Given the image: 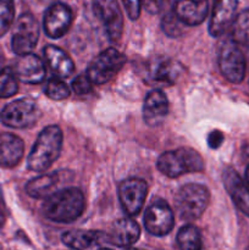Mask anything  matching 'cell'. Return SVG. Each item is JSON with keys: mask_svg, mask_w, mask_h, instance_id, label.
<instances>
[{"mask_svg": "<svg viewBox=\"0 0 249 250\" xmlns=\"http://www.w3.org/2000/svg\"><path fill=\"white\" fill-rule=\"evenodd\" d=\"M93 82L87 75H80L72 81V89L77 95H85L92 92Z\"/></svg>", "mask_w": 249, "mask_h": 250, "instance_id": "obj_30", "label": "cell"}, {"mask_svg": "<svg viewBox=\"0 0 249 250\" xmlns=\"http://www.w3.org/2000/svg\"><path fill=\"white\" fill-rule=\"evenodd\" d=\"M181 72V65L167 58L153 59L146 66V75L156 84L171 85L176 82Z\"/></svg>", "mask_w": 249, "mask_h": 250, "instance_id": "obj_18", "label": "cell"}, {"mask_svg": "<svg viewBox=\"0 0 249 250\" xmlns=\"http://www.w3.org/2000/svg\"><path fill=\"white\" fill-rule=\"evenodd\" d=\"M232 41L249 48V9L242 11L232 23Z\"/></svg>", "mask_w": 249, "mask_h": 250, "instance_id": "obj_25", "label": "cell"}, {"mask_svg": "<svg viewBox=\"0 0 249 250\" xmlns=\"http://www.w3.org/2000/svg\"><path fill=\"white\" fill-rule=\"evenodd\" d=\"M109 242L106 234L99 231H68L62 234L65 246L75 250H99L104 242Z\"/></svg>", "mask_w": 249, "mask_h": 250, "instance_id": "obj_20", "label": "cell"}, {"mask_svg": "<svg viewBox=\"0 0 249 250\" xmlns=\"http://www.w3.org/2000/svg\"><path fill=\"white\" fill-rule=\"evenodd\" d=\"M238 0H212L211 17L209 22V33L220 37L232 26L236 19Z\"/></svg>", "mask_w": 249, "mask_h": 250, "instance_id": "obj_13", "label": "cell"}, {"mask_svg": "<svg viewBox=\"0 0 249 250\" xmlns=\"http://www.w3.org/2000/svg\"><path fill=\"white\" fill-rule=\"evenodd\" d=\"M175 225L170 205L163 199H155L146 208L144 214V227L150 234L163 237L170 233Z\"/></svg>", "mask_w": 249, "mask_h": 250, "instance_id": "obj_9", "label": "cell"}, {"mask_svg": "<svg viewBox=\"0 0 249 250\" xmlns=\"http://www.w3.org/2000/svg\"><path fill=\"white\" fill-rule=\"evenodd\" d=\"M168 100L160 89H153L146 94L143 103V119L148 126L161 125L167 116Z\"/></svg>", "mask_w": 249, "mask_h": 250, "instance_id": "obj_16", "label": "cell"}, {"mask_svg": "<svg viewBox=\"0 0 249 250\" xmlns=\"http://www.w3.org/2000/svg\"><path fill=\"white\" fill-rule=\"evenodd\" d=\"M41 109L34 100L23 98L9 103L0 114L2 124L11 128H28L41 119Z\"/></svg>", "mask_w": 249, "mask_h": 250, "instance_id": "obj_5", "label": "cell"}, {"mask_svg": "<svg viewBox=\"0 0 249 250\" xmlns=\"http://www.w3.org/2000/svg\"><path fill=\"white\" fill-rule=\"evenodd\" d=\"M141 237V227L131 217H124L112 225L110 234L107 236L109 243L116 247H131L136 243Z\"/></svg>", "mask_w": 249, "mask_h": 250, "instance_id": "obj_19", "label": "cell"}, {"mask_svg": "<svg viewBox=\"0 0 249 250\" xmlns=\"http://www.w3.org/2000/svg\"><path fill=\"white\" fill-rule=\"evenodd\" d=\"M124 55L115 48H107L95 56L88 66L85 75L89 77L93 84H104L119 73L124 65Z\"/></svg>", "mask_w": 249, "mask_h": 250, "instance_id": "obj_6", "label": "cell"}, {"mask_svg": "<svg viewBox=\"0 0 249 250\" xmlns=\"http://www.w3.org/2000/svg\"><path fill=\"white\" fill-rule=\"evenodd\" d=\"M222 181L227 193L236 207L249 217V186L241 178L237 171L232 167L225 168Z\"/></svg>", "mask_w": 249, "mask_h": 250, "instance_id": "obj_14", "label": "cell"}, {"mask_svg": "<svg viewBox=\"0 0 249 250\" xmlns=\"http://www.w3.org/2000/svg\"><path fill=\"white\" fill-rule=\"evenodd\" d=\"M126 9L127 15L131 20H137L141 15V7H142V0H122Z\"/></svg>", "mask_w": 249, "mask_h": 250, "instance_id": "obj_31", "label": "cell"}, {"mask_svg": "<svg viewBox=\"0 0 249 250\" xmlns=\"http://www.w3.org/2000/svg\"><path fill=\"white\" fill-rule=\"evenodd\" d=\"M177 246L180 250H202L203 241L199 229L193 225H186L177 233Z\"/></svg>", "mask_w": 249, "mask_h": 250, "instance_id": "obj_24", "label": "cell"}, {"mask_svg": "<svg viewBox=\"0 0 249 250\" xmlns=\"http://www.w3.org/2000/svg\"><path fill=\"white\" fill-rule=\"evenodd\" d=\"M173 12L186 26H198L207 19L209 2L208 0H178L175 2Z\"/></svg>", "mask_w": 249, "mask_h": 250, "instance_id": "obj_17", "label": "cell"}, {"mask_svg": "<svg viewBox=\"0 0 249 250\" xmlns=\"http://www.w3.org/2000/svg\"><path fill=\"white\" fill-rule=\"evenodd\" d=\"M84 195L78 188L71 187L58 190L45 197L42 210L48 220L58 224H71L83 214Z\"/></svg>", "mask_w": 249, "mask_h": 250, "instance_id": "obj_1", "label": "cell"}, {"mask_svg": "<svg viewBox=\"0 0 249 250\" xmlns=\"http://www.w3.org/2000/svg\"><path fill=\"white\" fill-rule=\"evenodd\" d=\"M73 15L70 7L62 2H54L44 15V31L51 39L61 38L70 29Z\"/></svg>", "mask_w": 249, "mask_h": 250, "instance_id": "obj_12", "label": "cell"}, {"mask_svg": "<svg viewBox=\"0 0 249 250\" xmlns=\"http://www.w3.org/2000/svg\"><path fill=\"white\" fill-rule=\"evenodd\" d=\"M4 224H5V215H4V212L1 211V209H0V229H2Z\"/></svg>", "mask_w": 249, "mask_h": 250, "instance_id": "obj_35", "label": "cell"}, {"mask_svg": "<svg viewBox=\"0 0 249 250\" xmlns=\"http://www.w3.org/2000/svg\"><path fill=\"white\" fill-rule=\"evenodd\" d=\"M246 178H247V185L249 186V165L246 170Z\"/></svg>", "mask_w": 249, "mask_h": 250, "instance_id": "obj_36", "label": "cell"}, {"mask_svg": "<svg viewBox=\"0 0 249 250\" xmlns=\"http://www.w3.org/2000/svg\"><path fill=\"white\" fill-rule=\"evenodd\" d=\"M39 24L32 14H23L19 17L12 33L11 46L16 55L29 54L38 43Z\"/></svg>", "mask_w": 249, "mask_h": 250, "instance_id": "obj_8", "label": "cell"}, {"mask_svg": "<svg viewBox=\"0 0 249 250\" xmlns=\"http://www.w3.org/2000/svg\"><path fill=\"white\" fill-rule=\"evenodd\" d=\"M44 58L56 77L68 78L75 72V63L72 59L59 46L46 45L44 48Z\"/></svg>", "mask_w": 249, "mask_h": 250, "instance_id": "obj_22", "label": "cell"}, {"mask_svg": "<svg viewBox=\"0 0 249 250\" xmlns=\"http://www.w3.org/2000/svg\"><path fill=\"white\" fill-rule=\"evenodd\" d=\"M156 167L166 177L177 178L186 173L202 172L204 160L197 150L183 146L161 154L156 161Z\"/></svg>", "mask_w": 249, "mask_h": 250, "instance_id": "obj_3", "label": "cell"}, {"mask_svg": "<svg viewBox=\"0 0 249 250\" xmlns=\"http://www.w3.org/2000/svg\"><path fill=\"white\" fill-rule=\"evenodd\" d=\"M19 92V82L12 68L0 71V98H10Z\"/></svg>", "mask_w": 249, "mask_h": 250, "instance_id": "obj_26", "label": "cell"}, {"mask_svg": "<svg viewBox=\"0 0 249 250\" xmlns=\"http://www.w3.org/2000/svg\"><path fill=\"white\" fill-rule=\"evenodd\" d=\"M224 133L220 131H212L210 132L209 136H208V144L211 149H217L221 146V144L224 143Z\"/></svg>", "mask_w": 249, "mask_h": 250, "instance_id": "obj_32", "label": "cell"}, {"mask_svg": "<svg viewBox=\"0 0 249 250\" xmlns=\"http://www.w3.org/2000/svg\"><path fill=\"white\" fill-rule=\"evenodd\" d=\"M148 194V186L141 178H127L119 186V199L128 216H136L143 209Z\"/></svg>", "mask_w": 249, "mask_h": 250, "instance_id": "obj_10", "label": "cell"}, {"mask_svg": "<svg viewBox=\"0 0 249 250\" xmlns=\"http://www.w3.org/2000/svg\"><path fill=\"white\" fill-rule=\"evenodd\" d=\"M99 250H110V249H105V248H102V249H99Z\"/></svg>", "mask_w": 249, "mask_h": 250, "instance_id": "obj_38", "label": "cell"}, {"mask_svg": "<svg viewBox=\"0 0 249 250\" xmlns=\"http://www.w3.org/2000/svg\"><path fill=\"white\" fill-rule=\"evenodd\" d=\"M59 177L56 172L49 173V175H42L39 177L33 178L26 185V192L29 197L34 199L48 197L51 194L53 188L58 185Z\"/></svg>", "mask_w": 249, "mask_h": 250, "instance_id": "obj_23", "label": "cell"}, {"mask_svg": "<svg viewBox=\"0 0 249 250\" xmlns=\"http://www.w3.org/2000/svg\"><path fill=\"white\" fill-rule=\"evenodd\" d=\"M95 15L103 22L107 37L117 42L124 32V16L117 0H92Z\"/></svg>", "mask_w": 249, "mask_h": 250, "instance_id": "obj_11", "label": "cell"}, {"mask_svg": "<svg viewBox=\"0 0 249 250\" xmlns=\"http://www.w3.org/2000/svg\"><path fill=\"white\" fill-rule=\"evenodd\" d=\"M124 250H142V249H137V248H129V247H127Z\"/></svg>", "mask_w": 249, "mask_h": 250, "instance_id": "obj_37", "label": "cell"}, {"mask_svg": "<svg viewBox=\"0 0 249 250\" xmlns=\"http://www.w3.org/2000/svg\"><path fill=\"white\" fill-rule=\"evenodd\" d=\"M45 94L49 99L60 102L70 97V88L60 77H53L49 80L45 88Z\"/></svg>", "mask_w": 249, "mask_h": 250, "instance_id": "obj_27", "label": "cell"}, {"mask_svg": "<svg viewBox=\"0 0 249 250\" xmlns=\"http://www.w3.org/2000/svg\"><path fill=\"white\" fill-rule=\"evenodd\" d=\"M243 153H244V155L247 156V158H249V141L244 143V146H243Z\"/></svg>", "mask_w": 249, "mask_h": 250, "instance_id": "obj_34", "label": "cell"}, {"mask_svg": "<svg viewBox=\"0 0 249 250\" xmlns=\"http://www.w3.org/2000/svg\"><path fill=\"white\" fill-rule=\"evenodd\" d=\"M181 24H183L182 22L178 20V17L176 16V14L172 11H168L164 15L163 22H161V27H163V31L165 32L166 36L168 37H178L182 34V27Z\"/></svg>", "mask_w": 249, "mask_h": 250, "instance_id": "obj_29", "label": "cell"}, {"mask_svg": "<svg viewBox=\"0 0 249 250\" xmlns=\"http://www.w3.org/2000/svg\"><path fill=\"white\" fill-rule=\"evenodd\" d=\"M39 1H46V0H39Z\"/></svg>", "mask_w": 249, "mask_h": 250, "instance_id": "obj_39", "label": "cell"}, {"mask_svg": "<svg viewBox=\"0 0 249 250\" xmlns=\"http://www.w3.org/2000/svg\"><path fill=\"white\" fill-rule=\"evenodd\" d=\"M153 4L155 5L156 11H160L166 14L168 11H172L175 6V0H153Z\"/></svg>", "mask_w": 249, "mask_h": 250, "instance_id": "obj_33", "label": "cell"}, {"mask_svg": "<svg viewBox=\"0 0 249 250\" xmlns=\"http://www.w3.org/2000/svg\"><path fill=\"white\" fill-rule=\"evenodd\" d=\"M62 139V131L58 125L45 127L31 149L27 158V167L34 172H45L60 155Z\"/></svg>", "mask_w": 249, "mask_h": 250, "instance_id": "obj_2", "label": "cell"}, {"mask_svg": "<svg viewBox=\"0 0 249 250\" xmlns=\"http://www.w3.org/2000/svg\"><path fill=\"white\" fill-rule=\"evenodd\" d=\"M246 250H249V247H248V248H247V249H246Z\"/></svg>", "mask_w": 249, "mask_h": 250, "instance_id": "obj_40", "label": "cell"}, {"mask_svg": "<svg viewBox=\"0 0 249 250\" xmlns=\"http://www.w3.org/2000/svg\"><path fill=\"white\" fill-rule=\"evenodd\" d=\"M15 19V0H0V37L6 34Z\"/></svg>", "mask_w": 249, "mask_h": 250, "instance_id": "obj_28", "label": "cell"}, {"mask_svg": "<svg viewBox=\"0 0 249 250\" xmlns=\"http://www.w3.org/2000/svg\"><path fill=\"white\" fill-rule=\"evenodd\" d=\"M24 154V143L12 133L0 134V167L11 168L19 165Z\"/></svg>", "mask_w": 249, "mask_h": 250, "instance_id": "obj_21", "label": "cell"}, {"mask_svg": "<svg viewBox=\"0 0 249 250\" xmlns=\"http://www.w3.org/2000/svg\"><path fill=\"white\" fill-rule=\"evenodd\" d=\"M219 67L222 76L231 83H241L246 76V59L238 44L232 39L224 42L219 51Z\"/></svg>", "mask_w": 249, "mask_h": 250, "instance_id": "obj_7", "label": "cell"}, {"mask_svg": "<svg viewBox=\"0 0 249 250\" xmlns=\"http://www.w3.org/2000/svg\"><path fill=\"white\" fill-rule=\"evenodd\" d=\"M210 202V192L205 186L188 183L181 187L175 197V207L181 219L194 221L207 210Z\"/></svg>", "mask_w": 249, "mask_h": 250, "instance_id": "obj_4", "label": "cell"}, {"mask_svg": "<svg viewBox=\"0 0 249 250\" xmlns=\"http://www.w3.org/2000/svg\"><path fill=\"white\" fill-rule=\"evenodd\" d=\"M14 71L17 80L27 84H39L44 81L46 73L43 60L31 53L20 56Z\"/></svg>", "mask_w": 249, "mask_h": 250, "instance_id": "obj_15", "label": "cell"}]
</instances>
